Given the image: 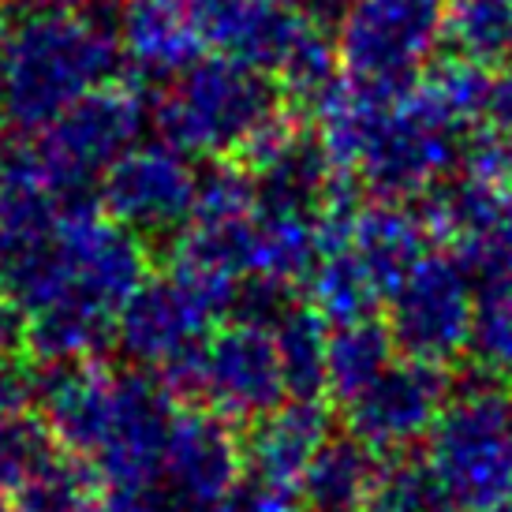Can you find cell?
I'll return each instance as SVG.
<instances>
[{"instance_id":"2","label":"cell","mask_w":512,"mask_h":512,"mask_svg":"<svg viewBox=\"0 0 512 512\" xmlns=\"http://www.w3.org/2000/svg\"><path fill=\"white\" fill-rule=\"evenodd\" d=\"M124 45L116 30L86 19L83 8L57 19L12 23L0 64V113L15 131H38L86 90L124 79Z\"/></svg>"},{"instance_id":"8","label":"cell","mask_w":512,"mask_h":512,"mask_svg":"<svg viewBox=\"0 0 512 512\" xmlns=\"http://www.w3.org/2000/svg\"><path fill=\"white\" fill-rule=\"evenodd\" d=\"M382 303L400 356L438 367H453L468 356L475 285L449 251L430 247Z\"/></svg>"},{"instance_id":"25","label":"cell","mask_w":512,"mask_h":512,"mask_svg":"<svg viewBox=\"0 0 512 512\" xmlns=\"http://www.w3.org/2000/svg\"><path fill=\"white\" fill-rule=\"evenodd\" d=\"M303 288H307V303L326 318L329 326L359 322V318L378 314V307H382V292L348 247L318 258Z\"/></svg>"},{"instance_id":"11","label":"cell","mask_w":512,"mask_h":512,"mask_svg":"<svg viewBox=\"0 0 512 512\" xmlns=\"http://www.w3.org/2000/svg\"><path fill=\"white\" fill-rule=\"evenodd\" d=\"M288 400L281 359L273 333L251 322L225 318L210 329L199 348V374H195V397L210 412L225 415L228 423L247 427Z\"/></svg>"},{"instance_id":"29","label":"cell","mask_w":512,"mask_h":512,"mask_svg":"<svg viewBox=\"0 0 512 512\" xmlns=\"http://www.w3.org/2000/svg\"><path fill=\"white\" fill-rule=\"evenodd\" d=\"M299 303V288L288 281H277L270 273H243L232 299H228V314L236 322H251V326L273 329Z\"/></svg>"},{"instance_id":"22","label":"cell","mask_w":512,"mask_h":512,"mask_svg":"<svg viewBox=\"0 0 512 512\" xmlns=\"http://www.w3.org/2000/svg\"><path fill=\"white\" fill-rule=\"evenodd\" d=\"M270 333L273 344H277V359H281V378H285L288 397L326 400V318L314 311L307 299H299Z\"/></svg>"},{"instance_id":"13","label":"cell","mask_w":512,"mask_h":512,"mask_svg":"<svg viewBox=\"0 0 512 512\" xmlns=\"http://www.w3.org/2000/svg\"><path fill=\"white\" fill-rule=\"evenodd\" d=\"M453 385V367L397 356L352 404H344V430L374 453H408L427 441Z\"/></svg>"},{"instance_id":"36","label":"cell","mask_w":512,"mask_h":512,"mask_svg":"<svg viewBox=\"0 0 512 512\" xmlns=\"http://www.w3.org/2000/svg\"><path fill=\"white\" fill-rule=\"evenodd\" d=\"M344 512H382V509L374 501H367V505H356V509H344Z\"/></svg>"},{"instance_id":"9","label":"cell","mask_w":512,"mask_h":512,"mask_svg":"<svg viewBox=\"0 0 512 512\" xmlns=\"http://www.w3.org/2000/svg\"><path fill=\"white\" fill-rule=\"evenodd\" d=\"M195 199V161L172 143H135L98 180V206L146 247H169Z\"/></svg>"},{"instance_id":"33","label":"cell","mask_w":512,"mask_h":512,"mask_svg":"<svg viewBox=\"0 0 512 512\" xmlns=\"http://www.w3.org/2000/svg\"><path fill=\"white\" fill-rule=\"evenodd\" d=\"M83 0H4L8 23H27V19H57V15H75Z\"/></svg>"},{"instance_id":"32","label":"cell","mask_w":512,"mask_h":512,"mask_svg":"<svg viewBox=\"0 0 512 512\" xmlns=\"http://www.w3.org/2000/svg\"><path fill=\"white\" fill-rule=\"evenodd\" d=\"M217 512H296V505H292V498H281V494L243 483Z\"/></svg>"},{"instance_id":"19","label":"cell","mask_w":512,"mask_h":512,"mask_svg":"<svg viewBox=\"0 0 512 512\" xmlns=\"http://www.w3.org/2000/svg\"><path fill=\"white\" fill-rule=\"evenodd\" d=\"M393 109V101L370 94L367 86L352 83V79H337L322 98L311 105V120L318 143L326 150V157L337 169L356 172L359 157L367 154L374 131L382 128L385 113Z\"/></svg>"},{"instance_id":"3","label":"cell","mask_w":512,"mask_h":512,"mask_svg":"<svg viewBox=\"0 0 512 512\" xmlns=\"http://www.w3.org/2000/svg\"><path fill=\"white\" fill-rule=\"evenodd\" d=\"M423 460L460 512L512 501V382L471 359L423 441Z\"/></svg>"},{"instance_id":"39","label":"cell","mask_w":512,"mask_h":512,"mask_svg":"<svg viewBox=\"0 0 512 512\" xmlns=\"http://www.w3.org/2000/svg\"><path fill=\"white\" fill-rule=\"evenodd\" d=\"M0 512H15V509H12V505H4V501H0Z\"/></svg>"},{"instance_id":"40","label":"cell","mask_w":512,"mask_h":512,"mask_svg":"<svg viewBox=\"0 0 512 512\" xmlns=\"http://www.w3.org/2000/svg\"><path fill=\"white\" fill-rule=\"evenodd\" d=\"M509 382H512V378H509Z\"/></svg>"},{"instance_id":"35","label":"cell","mask_w":512,"mask_h":512,"mask_svg":"<svg viewBox=\"0 0 512 512\" xmlns=\"http://www.w3.org/2000/svg\"><path fill=\"white\" fill-rule=\"evenodd\" d=\"M8 34H12V23H8V15L0 8V64H4V53H8Z\"/></svg>"},{"instance_id":"28","label":"cell","mask_w":512,"mask_h":512,"mask_svg":"<svg viewBox=\"0 0 512 512\" xmlns=\"http://www.w3.org/2000/svg\"><path fill=\"white\" fill-rule=\"evenodd\" d=\"M57 449V438L49 434L45 419L34 408L4 415L0 419V498H12L15 486Z\"/></svg>"},{"instance_id":"21","label":"cell","mask_w":512,"mask_h":512,"mask_svg":"<svg viewBox=\"0 0 512 512\" xmlns=\"http://www.w3.org/2000/svg\"><path fill=\"white\" fill-rule=\"evenodd\" d=\"M393 333L382 314H370L359 322L329 326L326 344V400L329 404H352L393 359H397Z\"/></svg>"},{"instance_id":"23","label":"cell","mask_w":512,"mask_h":512,"mask_svg":"<svg viewBox=\"0 0 512 512\" xmlns=\"http://www.w3.org/2000/svg\"><path fill=\"white\" fill-rule=\"evenodd\" d=\"M318 262V236L311 214L292 210H258L255 206V236H251V270L270 273L277 281L303 288Z\"/></svg>"},{"instance_id":"27","label":"cell","mask_w":512,"mask_h":512,"mask_svg":"<svg viewBox=\"0 0 512 512\" xmlns=\"http://www.w3.org/2000/svg\"><path fill=\"white\" fill-rule=\"evenodd\" d=\"M468 356L512 378V277L475 288Z\"/></svg>"},{"instance_id":"10","label":"cell","mask_w":512,"mask_h":512,"mask_svg":"<svg viewBox=\"0 0 512 512\" xmlns=\"http://www.w3.org/2000/svg\"><path fill=\"white\" fill-rule=\"evenodd\" d=\"M243 479V427L202 404H180L150 490L176 512H217Z\"/></svg>"},{"instance_id":"16","label":"cell","mask_w":512,"mask_h":512,"mask_svg":"<svg viewBox=\"0 0 512 512\" xmlns=\"http://www.w3.org/2000/svg\"><path fill=\"white\" fill-rule=\"evenodd\" d=\"M124 68L131 83L157 90L202 57L191 0H124Z\"/></svg>"},{"instance_id":"18","label":"cell","mask_w":512,"mask_h":512,"mask_svg":"<svg viewBox=\"0 0 512 512\" xmlns=\"http://www.w3.org/2000/svg\"><path fill=\"white\" fill-rule=\"evenodd\" d=\"M378 468H382V453H374L370 445L359 438L344 434H329L322 449L314 453L307 464L303 479H299L296 501L303 512H344L367 505L378 483Z\"/></svg>"},{"instance_id":"24","label":"cell","mask_w":512,"mask_h":512,"mask_svg":"<svg viewBox=\"0 0 512 512\" xmlns=\"http://www.w3.org/2000/svg\"><path fill=\"white\" fill-rule=\"evenodd\" d=\"M441 49L460 53L483 68L512 60V0H445Z\"/></svg>"},{"instance_id":"37","label":"cell","mask_w":512,"mask_h":512,"mask_svg":"<svg viewBox=\"0 0 512 512\" xmlns=\"http://www.w3.org/2000/svg\"><path fill=\"white\" fill-rule=\"evenodd\" d=\"M490 512H512V501H505V505H498V509H490Z\"/></svg>"},{"instance_id":"14","label":"cell","mask_w":512,"mask_h":512,"mask_svg":"<svg viewBox=\"0 0 512 512\" xmlns=\"http://www.w3.org/2000/svg\"><path fill=\"white\" fill-rule=\"evenodd\" d=\"M329 434V400H281L273 412L243 427V471L251 486L296 501L299 479Z\"/></svg>"},{"instance_id":"7","label":"cell","mask_w":512,"mask_h":512,"mask_svg":"<svg viewBox=\"0 0 512 512\" xmlns=\"http://www.w3.org/2000/svg\"><path fill=\"white\" fill-rule=\"evenodd\" d=\"M445 0H356L337 27L341 75L397 105L441 53Z\"/></svg>"},{"instance_id":"26","label":"cell","mask_w":512,"mask_h":512,"mask_svg":"<svg viewBox=\"0 0 512 512\" xmlns=\"http://www.w3.org/2000/svg\"><path fill=\"white\" fill-rule=\"evenodd\" d=\"M273 79H277V86H281V94H285L288 105L307 116L314 101L322 98L329 86L341 79L337 34H333V30L314 27L311 19H307L303 30L296 34V42H292V49L285 53V60L277 64Z\"/></svg>"},{"instance_id":"41","label":"cell","mask_w":512,"mask_h":512,"mask_svg":"<svg viewBox=\"0 0 512 512\" xmlns=\"http://www.w3.org/2000/svg\"><path fill=\"white\" fill-rule=\"evenodd\" d=\"M0 501H4V498H0Z\"/></svg>"},{"instance_id":"5","label":"cell","mask_w":512,"mask_h":512,"mask_svg":"<svg viewBox=\"0 0 512 512\" xmlns=\"http://www.w3.org/2000/svg\"><path fill=\"white\" fill-rule=\"evenodd\" d=\"M150 94L154 90L124 75L86 90L83 98L64 105L45 128H38V139L30 143L34 161L60 210L98 202L101 172L143 135L150 120Z\"/></svg>"},{"instance_id":"30","label":"cell","mask_w":512,"mask_h":512,"mask_svg":"<svg viewBox=\"0 0 512 512\" xmlns=\"http://www.w3.org/2000/svg\"><path fill=\"white\" fill-rule=\"evenodd\" d=\"M27 359V314L12 296L0 292V363Z\"/></svg>"},{"instance_id":"20","label":"cell","mask_w":512,"mask_h":512,"mask_svg":"<svg viewBox=\"0 0 512 512\" xmlns=\"http://www.w3.org/2000/svg\"><path fill=\"white\" fill-rule=\"evenodd\" d=\"M486 94H490V68L460 57V53H449V49H441L408 90V98L423 113H430L438 124L460 131V135L483 124Z\"/></svg>"},{"instance_id":"17","label":"cell","mask_w":512,"mask_h":512,"mask_svg":"<svg viewBox=\"0 0 512 512\" xmlns=\"http://www.w3.org/2000/svg\"><path fill=\"white\" fill-rule=\"evenodd\" d=\"M430 232L412 202L367 199L359 206L348 251L363 262L382 299L404 281L419 258L430 251Z\"/></svg>"},{"instance_id":"15","label":"cell","mask_w":512,"mask_h":512,"mask_svg":"<svg viewBox=\"0 0 512 512\" xmlns=\"http://www.w3.org/2000/svg\"><path fill=\"white\" fill-rule=\"evenodd\" d=\"M191 12L202 49L243 60L266 75L277 72V64L307 23L292 4L262 0H191Z\"/></svg>"},{"instance_id":"6","label":"cell","mask_w":512,"mask_h":512,"mask_svg":"<svg viewBox=\"0 0 512 512\" xmlns=\"http://www.w3.org/2000/svg\"><path fill=\"white\" fill-rule=\"evenodd\" d=\"M236 281L225 273L199 270L176 258H165V270L146 273L124 307L116 311L120 352L131 367L161 370L176 356L199 348L217 322H225Z\"/></svg>"},{"instance_id":"12","label":"cell","mask_w":512,"mask_h":512,"mask_svg":"<svg viewBox=\"0 0 512 512\" xmlns=\"http://www.w3.org/2000/svg\"><path fill=\"white\" fill-rule=\"evenodd\" d=\"M468 135L438 124L408 94L385 113L367 154L359 157L356 180L367 199L415 202L441 184L460 165V146Z\"/></svg>"},{"instance_id":"31","label":"cell","mask_w":512,"mask_h":512,"mask_svg":"<svg viewBox=\"0 0 512 512\" xmlns=\"http://www.w3.org/2000/svg\"><path fill=\"white\" fill-rule=\"evenodd\" d=\"M498 75H490V94H486V113L483 124L490 131L512 135V60L494 68Z\"/></svg>"},{"instance_id":"38","label":"cell","mask_w":512,"mask_h":512,"mask_svg":"<svg viewBox=\"0 0 512 512\" xmlns=\"http://www.w3.org/2000/svg\"><path fill=\"white\" fill-rule=\"evenodd\" d=\"M262 4H292V0H262Z\"/></svg>"},{"instance_id":"4","label":"cell","mask_w":512,"mask_h":512,"mask_svg":"<svg viewBox=\"0 0 512 512\" xmlns=\"http://www.w3.org/2000/svg\"><path fill=\"white\" fill-rule=\"evenodd\" d=\"M288 105L277 79L221 53L195 57L150 98L157 135L187 157H236L251 131Z\"/></svg>"},{"instance_id":"1","label":"cell","mask_w":512,"mask_h":512,"mask_svg":"<svg viewBox=\"0 0 512 512\" xmlns=\"http://www.w3.org/2000/svg\"><path fill=\"white\" fill-rule=\"evenodd\" d=\"M180 400L146 367L57 359L34 367V412L64 453L94 468L105 490H150Z\"/></svg>"},{"instance_id":"34","label":"cell","mask_w":512,"mask_h":512,"mask_svg":"<svg viewBox=\"0 0 512 512\" xmlns=\"http://www.w3.org/2000/svg\"><path fill=\"white\" fill-rule=\"evenodd\" d=\"M352 4H356V0H292V8H296L303 19H311L314 27H322V30H333V34H337V27H341V19L348 15Z\"/></svg>"}]
</instances>
